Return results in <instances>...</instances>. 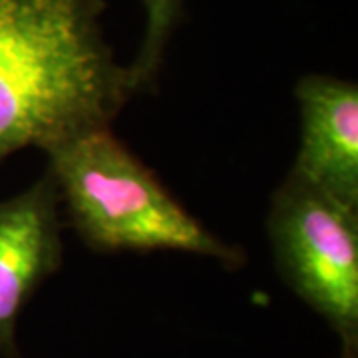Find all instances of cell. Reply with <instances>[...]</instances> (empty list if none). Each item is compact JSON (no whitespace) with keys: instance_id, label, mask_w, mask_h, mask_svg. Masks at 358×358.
Returning a JSON list of instances; mask_svg holds the SVG:
<instances>
[{"instance_id":"1","label":"cell","mask_w":358,"mask_h":358,"mask_svg":"<svg viewBox=\"0 0 358 358\" xmlns=\"http://www.w3.org/2000/svg\"><path fill=\"white\" fill-rule=\"evenodd\" d=\"M106 0H0V162L112 126L134 98Z\"/></svg>"},{"instance_id":"2","label":"cell","mask_w":358,"mask_h":358,"mask_svg":"<svg viewBox=\"0 0 358 358\" xmlns=\"http://www.w3.org/2000/svg\"><path fill=\"white\" fill-rule=\"evenodd\" d=\"M44 154L66 225L90 251H178L215 259L225 268L245 265L243 249L193 217L112 126L78 134Z\"/></svg>"},{"instance_id":"3","label":"cell","mask_w":358,"mask_h":358,"mask_svg":"<svg viewBox=\"0 0 358 358\" xmlns=\"http://www.w3.org/2000/svg\"><path fill=\"white\" fill-rule=\"evenodd\" d=\"M267 235L281 281L358 348V209L287 173L271 195Z\"/></svg>"},{"instance_id":"4","label":"cell","mask_w":358,"mask_h":358,"mask_svg":"<svg viewBox=\"0 0 358 358\" xmlns=\"http://www.w3.org/2000/svg\"><path fill=\"white\" fill-rule=\"evenodd\" d=\"M64 215L52 176L0 201V358H22L18 320L64 263Z\"/></svg>"},{"instance_id":"5","label":"cell","mask_w":358,"mask_h":358,"mask_svg":"<svg viewBox=\"0 0 358 358\" xmlns=\"http://www.w3.org/2000/svg\"><path fill=\"white\" fill-rule=\"evenodd\" d=\"M301 143L289 176L358 209V86L327 74L294 84Z\"/></svg>"},{"instance_id":"6","label":"cell","mask_w":358,"mask_h":358,"mask_svg":"<svg viewBox=\"0 0 358 358\" xmlns=\"http://www.w3.org/2000/svg\"><path fill=\"white\" fill-rule=\"evenodd\" d=\"M143 8V36L134 62L128 64L131 90L136 94L154 92L164 68L169 40L183 22V0H140Z\"/></svg>"},{"instance_id":"7","label":"cell","mask_w":358,"mask_h":358,"mask_svg":"<svg viewBox=\"0 0 358 358\" xmlns=\"http://www.w3.org/2000/svg\"><path fill=\"white\" fill-rule=\"evenodd\" d=\"M338 358H358V348H341Z\"/></svg>"}]
</instances>
